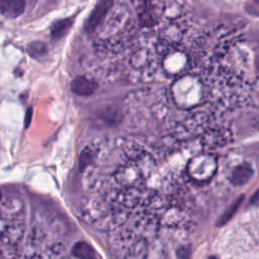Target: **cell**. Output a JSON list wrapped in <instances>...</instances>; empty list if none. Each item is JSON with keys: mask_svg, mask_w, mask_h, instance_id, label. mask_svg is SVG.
<instances>
[{"mask_svg": "<svg viewBox=\"0 0 259 259\" xmlns=\"http://www.w3.org/2000/svg\"><path fill=\"white\" fill-rule=\"evenodd\" d=\"M113 7V0H101L97 5L93 13L91 14L88 21L85 22L84 29L88 33H93L104 21L105 17L108 15Z\"/></svg>", "mask_w": 259, "mask_h": 259, "instance_id": "1", "label": "cell"}, {"mask_svg": "<svg viewBox=\"0 0 259 259\" xmlns=\"http://www.w3.org/2000/svg\"><path fill=\"white\" fill-rule=\"evenodd\" d=\"M139 21L142 27L151 28L158 23V12L153 0H143L138 9Z\"/></svg>", "mask_w": 259, "mask_h": 259, "instance_id": "2", "label": "cell"}, {"mask_svg": "<svg viewBox=\"0 0 259 259\" xmlns=\"http://www.w3.org/2000/svg\"><path fill=\"white\" fill-rule=\"evenodd\" d=\"M25 0H0V14L7 19H18L25 13Z\"/></svg>", "mask_w": 259, "mask_h": 259, "instance_id": "3", "label": "cell"}, {"mask_svg": "<svg viewBox=\"0 0 259 259\" xmlns=\"http://www.w3.org/2000/svg\"><path fill=\"white\" fill-rule=\"evenodd\" d=\"M98 89V84L84 76H78L71 82V91L79 97L93 96Z\"/></svg>", "mask_w": 259, "mask_h": 259, "instance_id": "4", "label": "cell"}, {"mask_svg": "<svg viewBox=\"0 0 259 259\" xmlns=\"http://www.w3.org/2000/svg\"><path fill=\"white\" fill-rule=\"evenodd\" d=\"M253 176V169L251 166L244 164L237 166L231 176V182L235 186H243L247 184Z\"/></svg>", "mask_w": 259, "mask_h": 259, "instance_id": "5", "label": "cell"}, {"mask_svg": "<svg viewBox=\"0 0 259 259\" xmlns=\"http://www.w3.org/2000/svg\"><path fill=\"white\" fill-rule=\"evenodd\" d=\"M72 252L78 259H98L94 248L85 242H78L74 245Z\"/></svg>", "mask_w": 259, "mask_h": 259, "instance_id": "6", "label": "cell"}, {"mask_svg": "<svg viewBox=\"0 0 259 259\" xmlns=\"http://www.w3.org/2000/svg\"><path fill=\"white\" fill-rule=\"evenodd\" d=\"M72 27V19H64L56 22L51 29L52 38L54 40L62 39Z\"/></svg>", "mask_w": 259, "mask_h": 259, "instance_id": "7", "label": "cell"}, {"mask_svg": "<svg viewBox=\"0 0 259 259\" xmlns=\"http://www.w3.org/2000/svg\"><path fill=\"white\" fill-rule=\"evenodd\" d=\"M28 52L34 58H39L47 53V46L42 42H34L30 44Z\"/></svg>", "mask_w": 259, "mask_h": 259, "instance_id": "8", "label": "cell"}, {"mask_svg": "<svg viewBox=\"0 0 259 259\" xmlns=\"http://www.w3.org/2000/svg\"><path fill=\"white\" fill-rule=\"evenodd\" d=\"M242 199L243 198H239V200L231 207V209L228 211V212H226L225 214H224V216H223V218H222V220H221V225L222 224H224V223H226L231 217H232V215L236 212V210H237V208H238V206L241 204V202H242Z\"/></svg>", "mask_w": 259, "mask_h": 259, "instance_id": "9", "label": "cell"}, {"mask_svg": "<svg viewBox=\"0 0 259 259\" xmlns=\"http://www.w3.org/2000/svg\"><path fill=\"white\" fill-rule=\"evenodd\" d=\"M178 256L180 259H191V248L190 247H182L178 251Z\"/></svg>", "mask_w": 259, "mask_h": 259, "instance_id": "10", "label": "cell"}, {"mask_svg": "<svg viewBox=\"0 0 259 259\" xmlns=\"http://www.w3.org/2000/svg\"><path fill=\"white\" fill-rule=\"evenodd\" d=\"M208 259H218L217 257H214V256H210Z\"/></svg>", "mask_w": 259, "mask_h": 259, "instance_id": "11", "label": "cell"}, {"mask_svg": "<svg viewBox=\"0 0 259 259\" xmlns=\"http://www.w3.org/2000/svg\"><path fill=\"white\" fill-rule=\"evenodd\" d=\"M0 199H2V192H0Z\"/></svg>", "mask_w": 259, "mask_h": 259, "instance_id": "12", "label": "cell"}]
</instances>
